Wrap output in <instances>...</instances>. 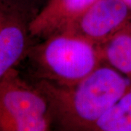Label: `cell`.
I'll return each mask as SVG.
<instances>
[{
  "label": "cell",
  "mask_w": 131,
  "mask_h": 131,
  "mask_svg": "<svg viewBox=\"0 0 131 131\" xmlns=\"http://www.w3.org/2000/svg\"><path fill=\"white\" fill-rule=\"evenodd\" d=\"M130 82L103 63L74 84L40 80L37 87L47 99L53 123L64 130L91 131L126 92Z\"/></svg>",
  "instance_id": "cell-1"
},
{
  "label": "cell",
  "mask_w": 131,
  "mask_h": 131,
  "mask_svg": "<svg viewBox=\"0 0 131 131\" xmlns=\"http://www.w3.org/2000/svg\"><path fill=\"white\" fill-rule=\"evenodd\" d=\"M40 80L69 86L84 79L103 63L98 45L69 33L45 39L34 50Z\"/></svg>",
  "instance_id": "cell-2"
},
{
  "label": "cell",
  "mask_w": 131,
  "mask_h": 131,
  "mask_svg": "<svg viewBox=\"0 0 131 131\" xmlns=\"http://www.w3.org/2000/svg\"><path fill=\"white\" fill-rule=\"evenodd\" d=\"M130 20V9L122 0H96L63 33L99 45Z\"/></svg>",
  "instance_id": "cell-3"
},
{
  "label": "cell",
  "mask_w": 131,
  "mask_h": 131,
  "mask_svg": "<svg viewBox=\"0 0 131 131\" xmlns=\"http://www.w3.org/2000/svg\"><path fill=\"white\" fill-rule=\"evenodd\" d=\"M0 114L18 118L52 119L45 96L37 87L31 88L23 82L14 69L0 81Z\"/></svg>",
  "instance_id": "cell-4"
},
{
  "label": "cell",
  "mask_w": 131,
  "mask_h": 131,
  "mask_svg": "<svg viewBox=\"0 0 131 131\" xmlns=\"http://www.w3.org/2000/svg\"><path fill=\"white\" fill-rule=\"evenodd\" d=\"M30 35L28 24L9 2L0 0V81L24 57Z\"/></svg>",
  "instance_id": "cell-5"
},
{
  "label": "cell",
  "mask_w": 131,
  "mask_h": 131,
  "mask_svg": "<svg viewBox=\"0 0 131 131\" xmlns=\"http://www.w3.org/2000/svg\"><path fill=\"white\" fill-rule=\"evenodd\" d=\"M96 0H48L28 23L31 36L45 39L63 33Z\"/></svg>",
  "instance_id": "cell-6"
},
{
  "label": "cell",
  "mask_w": 131,
  "mask_h": 131,
  "mask_svg": "<svg viewBox=\"0 0 131 131\" xmlns=\"http://www.w3.org/2000/svg\"><path fill=\"white\" fill-rule=\"evenodd\" d=\"M98 47L103 63L131 81V20Z\"/></svg>",
  "instance_id": "cell-7"
},
{
  "label": "cell",
  "mask_w": 131,
  "mask_h": 131,
  "mask_svg": "<svg viewBox=\"0 0 131 131\" xmlns=\"http://www.w3.org/2000/svg\"><path fill=\"white\" fill-rule=\"evenodd\" d=\"M91 131H131V82L126 92Z\"/></svg>",
  "instance_id": "cell-8"
},
{
  "label": "cell",
  "mask_w": 131,
  "mask_h": 131,
  "mask_svg": "<svg viewBox=\"0 0 131 131\" xmlns=\"http://www.w3.org/2000/svg\"><path fill=\"white\" fill-rule=\"evenodd\" d=\"M52 123L47 117L18 118L0 114L1 131H47Z\"/></svg>",
  "instance_id": "cell-9"
},
{
  "label": "cell",
  "mask_w": 131,
  "mask_h": 131,
  "mask_svg": "<svg viewBox=\"0 0 131 131\" xmlns=\"http://www.w3.org/2000/svg\"><path fill=\"white\" fill-rule=\"evenodd\" d=\"M122 2L130 9L131 10V0H122Z\"/></svg>",
  "instance_id": "cell-10"
}]
</instances>
